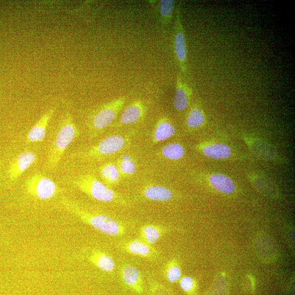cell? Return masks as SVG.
Masks as SVG:
<instances>
[{"label":"cell","instance_id":"4","mask_svg":"<svg viewBox=\"0 0 295 295\" xmlns=\"http://www.w3.org/2000/svg\"><path fill=\"white\" fill-rule=\"evenodd\" d=\"M73 184L81 191L98 201L109 202L116 199V194L113 190L93 175L78 176L73 181Z\"/></svg>","mask_w":295,"mask_h":295},{"label":"cell","instance_id":"5","mask_svg":"<svg viewBox=\"0 0 295 295\" xmlns=\"http://www.w3.org/2000/svg\"><path fill=\"white\" fill-rule=\"evenodd\" d=\"M25 186L29 195L40 200L50 199L58 192L57 186L53 181L39 173L29 176L25 181Z\"/></svg>","mask_w":295,"mask_h":295},{"label":"cell","instance_id":"18","mask_svg":"<svg viewBox=\"0 0 295 295\" xmlns=\"http://www.w3.org/2000/svg\"><path fill=\"white\" fill-rule=\"evenodd\" d=\"M175 9V2L173 0H161L159 3L160 20L164 25H168L172 22Z\"/></svg>","mask_w":295,"mask_h":295},{"label":"cell","instance_id":"15","mask_svg":"<svg viewBox=\"0 0 295 295\" xmlns=\"http://www.w3.org/2000/svg\"><path fill=\"white\" fill-rule=\"evenodd\" d=\"M209 181L212 186L221 193L231 194L234 190L235 185L233 181L225 174H213L210 176Z\"/></svg>","mask_w":295,"mask_h":295},{"label":"cell","instance_id":"6","mask_svg":"<svg viewBox=\"0 0 295 295\" xmlns=\"http://www.w3.org/2000/svg\"><path fill=\"white\" fill-rule=\"evenodd\" d=\"M174 26L173 48L177 64L184 74L188 72V53L185 31L182 22L181 8L176 6Z\"/></svg>","mask_w":295,"mask_h":295},{"label":"cell","instance_id":"22","mask_svg":"<svg viewBox=\"0 0 295 295\" xmlns=\"http://www.w3.org/2000/svg\"><path fill=\"white\" fill-rule=\"evenodd\" d=\"M118 168L123 174L132 175L136 172V163L130 155L125 154L122 157Z\"/></svg>","mask_w":295,"mask_h":295},{"label":"cell","instance_id":"14","mask_svg":"<svg viewBox=\"0 0 295 295\" xmlns=\"http://www.w3.org/2000/svg\"><path fill=\"white\" fill-rule=\"evenodd\" d=\"M144 196L150 200L159 202L168 201L171 199L173 193L169 189L160 186H148L143 191Z\"/></svg>","mask_w":295,"mask_h":295},{"label":"cell","instance_id":"3","mask_svg":"<svg viewBox=\"0 0 295 295\" xmlns=\"http://www.w3.org/2000/svg\"><path fill=\"white\" fill-rule=\"evenodd\" d=\"M126 100V96L120 97L92 111L88 120L91 134L95 136L107 128L120 113Z\"/></svg>","mask_w":295,"mask_h":295},{"label":"cell","instance_id":"23","mask_svg":"<svg viewBox=\"0 0 295 295\" xmlns=\"http://www.w3.org/2000/svg\"><path fill=\"white\" fill-rule=\"evenodd\" d=\"M128 249L130 253L141 256H147L150 252L148 246L139 241L130 242L128 246Z\"/></svg>","mask_w":295,"mask_h":295},{"label":"cell","instance_id":"2","mask_svg":"<svg viewBox=\"0 0 295 295\" xmlns=\"http://www.w3.org/2000/svg\"><path fill=\"white\" fill-rule=\"evenodd\" d=\"M62 203L69 212L98 231L110 235H120L124 231L121 224L109 216L85 211L77 205L76 203L68 199H63Z\"/></svg>","mask_w":295,"mask_h":295},{"label":"cell","instance_id":"13","mask_svg":"<svg viewBox=\"0 0 295 295\" xmlns=\"http://www.w3.org/2000/svg\"><path fill=\"white\" fill-rule=\"evenodd\" d=\"M202 152L209 158L219 160L226 159L230 156L232 150L226 144L215 143L203 147Z\"/></svg>","mask_w":295,"mask_h":295},{"label":"cell","instance_id":"16","mask_svg":"<svg viewBox=\"0 0 295 295\" xmlns=\"http://www.w3.org/2000/svg\"><path fill=\"white\" fill-rule=\"evenodd\" d=\"M205 122L204 113L201 108L195 105L190 110L186 118V124L190 129L201 127Z\"/></svg>","mask_w":295,"mask_h":295},{"label":"cell","instance_id":"25","mask_svg":"<svg viewBox=\"0 0 295 295\" xmlns=\"http://www.w3.org/2000/svg\"><path fill=\"white\" fill-rule=\"evenodd\" d=\"M181 276L180 268L177 266H172L169 268L167 272V277L170 282L178 280Z\"/></svg>","mask_w":295,"mask_h":295},{"label":"cell","instance_id":"20","mask_svg":"<svg viewBox=\"0 0 295 295\" xmlns=\"http://www.w3.org/2000/svg\"><path fill=\"white\" fill-rule=\"evenodd\" d=\"M91 260L98 268L104 271H113L115 268L114 261L106 254L95 253L91 256Z\"/></svg>","mask_w":295,"mask_h":295},{"label":"cell","instance_id":"10","mask_svg":"<svg viewBox=\"0 0 295 295\" xmlns=\"http://www.w3.org/2000/svg\"><path fill=\"white\" fill-rule=\"evenodd\" d=\"M147 111V106L143 101L136 100L124 110L119 120L121 126H128L139 122L143 119Z\"/></svg>","mask_w":295,"mask_h":295},{"label":"cell","instance_id":"9","mask_svg":"<svg viewBox=\"0 0 295 295\" xmlns=\"http://www.w3.org/2000/svg\"><path fill=\"white\" fill-rule=\"evenodd\" d=\"M193 90L189 84L178 74L176 78L175 93L173 100V106L178 111L186 110L189 106Z\"/></svg>","mask_w":295,"mask_h":295},{"label":"cell","instance_id":"26","mask_svg":"<svg viewBox=\"0 0 295 295\" xmlns=\"http://www.w3.org/2000/svg\"><path fill=\"white\" fill-rule=\"evenodd\" d=\"M180 285L184 291H190L194 287V282L191 277H185L181 279Z\"/></svg>","mask_w":295,"mask_h":295},{"label":"cell","instance_id":"12","mask_svg":"<svg viewBox=\"0 0 295 295\" xmlns=\"http://www.w3.org/2000/svg\"><path fill=\"white\" fill-rule=\"evenodd\" d=\"M175 133L173 124L166 116L157 121L153 133V142L157 143L169 139Z\"/></svg>","mask_w":295,"mask_h":295},{"label":"cell","instance_id":"19","mask_svg":"<svg viewBox=\"0 0 295 295\" xmlns=\"http://www.w3.org/2000/svg\"><path fill=\"white\" fill-rule=\"evenodd\" d=\"M185 153V148L179 143L167 144L161 149L162 156L169 160H179L183 157Z\"/></svg>","mask_w":295,"mask_h":295},{"label":"cell","instance_id":"8","mask_svg":"<svg viewBox=\"0 0 295 295\" xmlns=\"http://www.w3.org/2000/svg\"><path fill=\"white\" fill-rule=\"evenodd\" d=\"M37 155L32 151L26 150L19 154L10 164L8 174L10 180L14 182L34 164Z\"/></svg>","mask_w":295,"mask_h":295},{"label":"cell","instance_id":"17","mask_svg":"<svg viewBox=\"0 0 295 295\" xmlns=\"http://www.w3.org/2000/svg\"><path fill=\"white\" fill-rule=\"evenodd\" d=\"M100 172L103 180L111 185L117 183L120 179L119 168L113 163H108L101 166Z\"/></svg>","mask_w":295,"mask_h":295},{"label":"cell","instance_id":"11","mask_svg":"<svg viewBox=\"0 0 295 295\" xmlns=\"http://www.w3.org/2000/svg\"><path fill=\"white\" fill-rule=\"evenodd\" d=\"M55 110V107L52 108L42 115L40 119L30 129L26 136V143L41 142L44 140L49 122Z\"/></svg>","mask_w":295,"mask_h":295},{"label":"cell","instance_id":"1","mask_svg":"<svg viewBox=\"0 0 295 295\" xmlns=\"http://www.w3.org/2000/svg\"><path fill=\"white\" fill-rule=\"evenodd\" d=\"M79 134L73 117L67 113L63 118L55 139L49 147L45 168L48 170L54 169L60 163L65 150Z\"/></svg>","mask_w":295,"mask_h":295},{"label":"cell","instance_id":"24","mask_svg":"<svg viewBox=\"0 0 295 295\" xmlns=\"http://www.w3.org/2000/svg\"><path fill=\"white\" fill-rule=\"evenodd\" d=\"M143 237L150 244H153L160 238V232L156 227L148 225L143 229Z\"/></svg>","mask_w":295,"mask_h":295},{"label":"cell","instance_id":"21","mask_svg":"<svg viewBox=\"0 0 295 295\" xmlns=\"http://www.w3.org/2000/svg\"><path fill=\"white\" fill-rule=\"evenodd\" d=\"M123 278L127 284L140 290V272L137 268L131 266L125 267L123 270Z\"/></svg>","mask_w":295,"mask_h":295},{"label":"cell","instance_id":"7","mask_svg":"<svg viewBox=\"0 0 295 295\" xmlns=\"http://www.w3.org/2000/svg\"><path fill=\"white\" fill-rule=\"evenodd\" d=\"M126 138L121 135H111L105 138L96 145L90 148L86 153L89 157H99L119 152L126 146Z\"/></svg>","mask_w":295,"mask_h":295}]
</instances>
